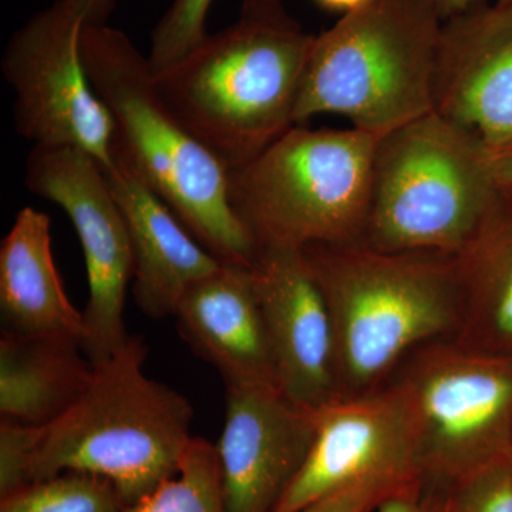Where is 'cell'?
<instances>
[{
    "label": "cell",
    "mask_w": 512,
    "mask_h": 512,
    "mask_svg": "<svg viewBox=\"0 0 512 512\" xmlns=\"http://www.w3.org/2000/svg\"><path fill=\"white\" fill-rule=\"evenodd\" d=\"M389 382L412 409L424 483L443 488L512 453V356L456 336L414 350Z\"/></svg>",
    "instance_id": "8"
},
{
    "label": "cell",
    "mask_w": 512,
    "mask_h": 512,
    "mask_svg": "<svg viewBox=\"0 0 512 512\" xmlns=\"http://www.w3.org/2000/svg\"><path fill=\"white\" fill-rule=\"evenodd\" d=\"M372 512H440L439 491L421 481L390 495Z\"/></svg>",
    "instance_id": "26"
},
{
    "label": "cell",
    "mask_w": 512,
    "mask_h": 512,
    "mask_svg": "<svg viewBox=\"0 0 512 512\" xmlns=\"http://www.w3.org/2000/svg\"><path fill=\"white\" fill-rule=\"evenodd\" d=\"M214 0H173L151 35L150 62L153 73L167 69L190 53L208 36V12Z\"/></svg>",
    "instance_id": "23"
},
{
    "label": "cell",
    "mask_w": 512,
    "mask_h": 512,
    "mask_svg": "<svg viewBox=\"0 0 512 512\" xmlns=\"http://www.w3.org/2000/svg\"><path fill=\"white\" fill-rule=\"evenodd\" d=\"M379 138L298 124L229 171L232 208L256 251L363 244Z\"/></svg>",
    "instance_id": "6"
},
{
    "label": "cell",
    "mask_w": 512,
    "mask_h": 512,
    "mask_svg": "<svg viewBox=\"0 0 512 512\" xmlns=\"http://www.w3.org/2000/svg\"><path fill=\"white\" fill-rule=\"evenodd\" d=\"M443 23L433 0H369L343 15L315 37L296 126L335 114L383 137L434 111Z\"/></svg>",
    "instance_id": "5"
},
{
    "label": "cell",
    "mask_w": 512,
    "mask_h": 512,
    "mask_svg": "<svg viewBox=\"0 0 512 512\" xmlns=\"http://www.w3.org/2000/svg\"><path fill=\"white\" fill-rule=\"evenodd\" d=\"M121 512H229L217 447L194 437L177 473Z\"/></svg>",
    "instance_id": "20"
},
{
    "label": "cell",
    "mask_w": 512,
    "mask_h": 512,
    "mask_svg": "<svg viewBox=\"0 0 512 512\" xmlns=\"http://www.w3.org/2000/svg\"><path fill=\"white\" fill-rule=\"evenodd\" d=\"M443 22L464 13L473 12L485 5V0H433Z\"/></svg>",
    "instance_id": "29"
},
{
    "label": "cell",
    "mask_w": 512,
    "mask_h": 512,
    "mask_svg": "<svg viewBox=\"0 0 512 512\" xmlns=\"http://www.w3.org/2000/svg\"><path fill=\"white\" fill-rule=\"evenodd\" d=\"M3 332L82 339L83 312L64 291L52 251L50 218L25 207L0 247Z\"/></svg>",
    "instance_id": "17"
},
{
    "label": "cell",
    "mask_w": 512,
    "mask_h": 512,
    "mask_svg": "<svg viewBox=\"0 0 512 512\" xmlns=\"http://www.w3.org/2000/svg\"><path fill=\"white\" fill-rule=\"evenodd\" d=\"M302 251L332 322L336 399L376 392L414 350L457 335L453 255L384 252L366 244Z\"/></svg>",
    "instance_id": "2"
},
{
    "label": "cell",
    "mask_w": 512,
    "mask_h": 512,
    "mask_svg": "<svg viewBox=\"0 0 512 512\" xmlns=\"http://www.w3.org/2000/svg\"><path fill=\"white\" fill-rule=\"evenodd\" d=\"M434 111L488 150L512 141V2L484 5L443 23Z\"/></svg>",
    "instance_id": "14"
},
{
    "label": "cell",
    "mask_w": 512,
    "mask_h": 512,
    "mask_svg": "<svg viewBox=\"0 0 512 512\" xmlns=\"http://www.w3.org/2000/svg\"><path fill=\"white\" fill-rule=\"evenodd\" d=\"M453 261L461 305L456 338L483 352L512 356V190L501 188Z\"/></svg>",
    "instance_id": "19"
},
{
    "label": "cell",
    "mask_w": 512,
    "mask_h": 512,
    "mask_svg": "<svg viewBox=\"0 0 512 512\" xmlns=\"http://www.w3.org/2000/svg\"><path fill=\"white\" fill-rule=\"evenodd\" d=\"M315 37L282 0H244L232 25L154 73V84L175 119L231 171L296 126Z\"/></svg>",
    "instance_id": "1"
},
{
    "label": "cell",
    "mask_w": 512,
    "mask_h": 512,
    "mask_svg": "<svg viewBox=\"0 0 512 512\" xmlns=\"http://www.w3.org/2000/svg\"><path fill=\"white\" fill-rule=\"evenodd\" d=\"M313 421L311 450L274 512H296L362 485L403 490L423 481L412 409L396 384L323 404Z\"/></svg>",
    "instance_id": "11"
},
{
    "label": "cell",
    "mask_w": 512,
    "mask_h": 512,
    "mask_svg": "<svg viewBox=\"0 0 512 512\" xmlns=\"http://www.w3.org/2000/svg\"><path fill=\"white\" fill-rule=\"evenodd\" d=\"M437 491L440 512H512L510 457L471 471Z\"/></svg>",
    "instance_id": "22"
},
{
    "label": "cell",
    "mask_w": 512,
    "mask_h": 512,
    "mask_svg": "<svg viewBox=\"0 0 512 512\" xmlns=\"http://www.w3.org/2000/svg\"><path fill=\"white\" fill-rule=\"evenodd\" d=\"M251 274L279 389L309 410L332 402L336 399L332 322L302 249H258Z\"/></svg>",
    "instance_id": "13"
},
{
    "label": "cell",
    "mask_w": 512,
    "mask_h": 512,
    "mask_svg": "<svg viewBox=\"0 0 512 512\" xmlns=\"http://www.w3.org/2000/svg\"><path fill=\"white\" fill-rule=\"evenodd\" d=\"M82 56L109 109L120 157L224 265L251 266L254 239L229 198V171L158 96L148 57L121 30L84 25Z\"/></svg>",
    "instance_id": "3"
},
{
    "label": "cell",
    "mask_w": 512,
    "mask_h": 512,
    "mask_svg": "<svg viewBox=\"0 0 512 512\" xmlns=\"http://www.w3.org/2000/svg\"><path fill=\"white\" fill-rule=\"evenodd\" d=\"M133 249L134 299L151 319L174 316L184 293L221 268L165 202L120 157L104 170Z\"/></svg>",
    "instance_id": "15"
},
{
    "label": "cell",
    "mask_w": 512,
    "mask_h": 512,
    "mask_svg": "<svg viewBox=\"0 0 512 512\" xmlns=\"http://www.w3.org/2000/svg\"><path fill=\"white\" fill-rule=\"evenodd\" d=\"M319 8L328 10L332 13H340V15H346V13L353 12V10L359 9L360 6L365 5L369 0H313Z\"/></svg>",
    "instance_id": "30"
},
{
    "label": "cell",
    "mask_w": 512,
    "mask_h": 512,
    "mask_svg": "<svg viewBox=\"0 0 512 512\" xmlns=\"http://www.w3.org/2000/svg\"><path fill=\"white\" fill-rule=\"evenodd\" d=\"M490 151L491 168L497 184L512 190V141Z\"/></svg>",
    "instance_id": "28"
},
{
    "label": "cell",
    "mask_w": 512,
    "mask_h": 512,
    "mask_svg": "<svg viewBox=\"0 0 512 512\" xmlns=\"http://www.w3.org/2000/svg\"><path fill=\"white\" fill-rule=\"evenodd\" d=\"M93 372L82 339L2 332L0 420L45 429L79 402Z\"/></svg>",
    "instance_id": "18"
},
{
    "label": "cell",
    "mask_w": 512,
    "mask_h": 512,
    "mask_svg": "<svg viewBox=\"0 0 512 512\" xmlns=\"http://www.w3.org/2000/svg\"><path fill=\"white\" fill-rule=\"evenodd\" d=\"M500 190L488 148L431 111L379 138L363 244L456 255Z\"/></svg>",
    "instance_id": "7"
},
{
    "label": "cell",
    "mask_w": 512,
    "mask_h": 512,
    "mask_svg": "<svg viewBox=\"0 0 512 512\" xmlns=\"http://www.w3.org/2000/svg\"><path fill=\"white\" fill-rule=\"evenodd\" d=\"M174 318L185 342L221 373L225 386L276 384L251 266L221 265L184 293Z\"/></svg>",
    "instance_id": "16"
},
{
    "label": "cell",
    "mask_w": 512,
    "mask_h": 512,
    "mask_svg": "<svg viewBox=\"0 0 512 512\" xmlns=\"http://www.w3.org/2000/svg\"><path fill=\"white\" fill-rule=\"evenodd\" d=\"M399 491L402 490L362 485L328 495L296 512H372L383 500Z\"/></svg>",
    "instance_id": "25"
},
{
    "label": "cell",
    "mask_w": 512,
    "mask_h": 512,
    "mask_svg": "<svg viewBox=\"0 0 512 512\" xmlns=\"http://www.w3.org/2000/svg\"><path fill=\"white\" fill-rule=\"evenodd\" d=\"M512 0H497L495 3H501V5H505V3H511Z\"/></svg>",
    "instance_id": "31"
},
{
    "label": "cell",
    "mask_w": 512,
    "mask_h": 512,
    "mask_svg": "<svg viewBox=\"0 0 512 512\" xmlns=\"http://www.w3.org/2000/svg\"><path fill=\"white\" fill-rule=\"evenodd\" d=\"M42 430L0 420V498L30 484V468Z\"/></svg>",
    "instance_id": "24"
},
{
    "label": "cell",
    "mask_w": 512,
    "mask_h": 512,
    "mask_svg": "<svg viewBox=\"0 0 512 512\" xmlns=\"http://www.w3.org/2000/svg\"><path fill=\"white\" fill-rule=\"evenodd\" d=\"M86 25H104L116 0H63Z\"/></svg>",
    "instance_id": "27"
},
{
    "label": "cell",
    "mask_w": 512,
    "mask_h": 512,
    "mask_svg": "<svg viewBox=\"0 0 512 512\" xmlns=\"http://www.w3.org/2000/svg\"><path fill=\"white\" fill-rule=\"evenodd\" d=\"M124 508L111 481L83 471L33 481L0 498V512H121Z\"/></svg>",
    "instance_id": "21"
},
{
    "label": "cell",
    "mask_w": 512,
    "mask_h": 512,
    "mask_svg": "<svg viewBox=\"0 0 512 512\" xmlns=\"http://www.w3.org/2000/svg\"><path fill=\"white\" fill-rule=\"evenodd\" d=\"M147 348L131 336L94 366L92 382L64 416L42 430L30 483L64 471L114 484L124 505L153 493L180 468L190 446V400L144 372Z\"/></svg>",
    "instance_id": "4"
},
{
    "label": "cell",
    "mask_w": 512,
    "mask_h": 512,
    "mask_svg": "<svg viewBox=\"0 0 512 512\" xmlns=\"http://www.w3.org/2000/svg\"><path fill=\"white\" fill-rule=\"evenodd\" d=\"M25 184L59 205L76 229L86 261L89 299L83 311V350L93 366L126 345L124 308L133 281V249L123 212L104 168L79 148L35 146Z\"/></svg>",
    "instance_id": "10"
},
{
    "label": "cell",
    "mask_w": 512,
    "mask_h": 512,
    "mask_svg": "<svg viewBox=\"0 0 512 512\" xmlns=\"http://www.w3.org/2000/svg\"><path fill=\"white\" fill-rule=\"evenodd\" d=\"M86 23L56 0L9 40L2 73L15 93L16 131L35 146L73 147L109 170L116 127L84 66Z\"/></svg>",
    "instance_id": "9"
},
{
    "label": "cell",
    "mask_w": 512,
    "mask_h": 512,
    "mask_svg": "<svg viewBox=\"0 0 512 512\" xmlns=\"http://www.w3.org/2000/svg\"><path fill=\"white\" fill-rule=\"evenodd\" d=\"M227 387L224 429L217 447L229 512H274L311 450L313 410L276 384Z\"/></svg>",
    "instance_id": "12"
},
{
    "label": "cell",
    "mask_w": 512,
    "mask_h": 512,
    "mask_svg": "<svg viewBox=\"0 0 512 512\" xmlns=\"http://www.w3.org/2000/svg\"><path fill=\"white\" fill-rule=\"evenodd\" d=\"M510 466L512 468V453L510 454Z\"/></svg>",
    "instance_id": "32"
}]
</instances>
